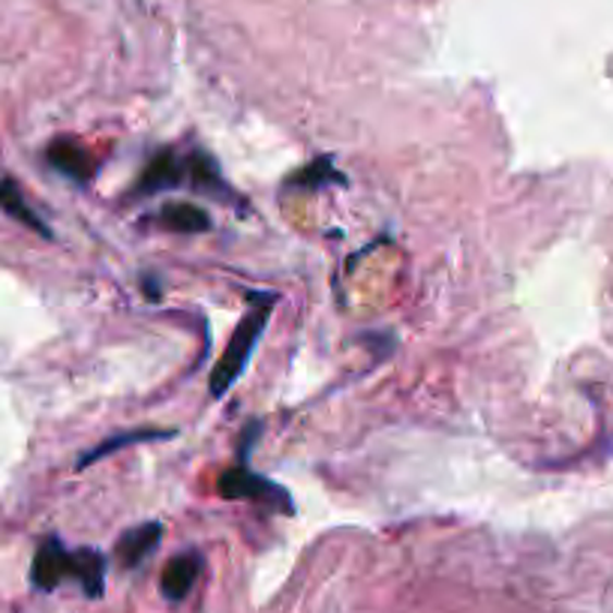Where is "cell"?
Masks as SVG:
<instances>
[{"label": "cell", "instance_id": "12", "mask_svg": "<svg viewBox=\"0 0 613 613\" xmlns=\"http://www.w3.org/2000/svg\"><path fill=\"white\" fill-rule=\"evenodd\" d=\"M75 580L82 584V589L88 596H102V584H106V560L100 553L90 551V548H82L75 551Z\"/></svg>", "mask_w": 613, "mask_h": 613}, {"label": "cell", "instance_id": "5", "mask_svg": "<svg viewBox=\"0 0 613 613\" xmlns=\"http://www.w3.org/2000/svg\"><path fill=\"white\" fill-rule=\"evenodd\" d=\"M30 577L39 589H54L66 577H75V551H66L58 539L39 541Z\"/></svg>", "mask_w": 613, "mask_h": 613}, {"label": "cell", "instance_id": "9", "mask_svg": "<svg viewBox=\"0 0 613 613\" xmlns=\"http://www.w3.org/2000/svg\"><path fill=\"white\" fill-rule=\"evenodd\" d=\"M157 223L177 232V235H196V232H208L211 229V217L201 211L199 205H187V201H169L157 211Z\"/></svg>", "mask_w": 613, "mask_h": 613}, {"label": "cell", "instance_id": "11", "mask_svg": "<svg viewBox=\"0 0 613 613\" xmlns=\"http://www.w3.org/2000/svg\"><path fill=\"white\" fill-rule=\"evenodd\" d=\"M0 208L10 213V217H15L22 225L34 229V232L42 235V238H51L49 225L42 223L37 213H34V208L27 205L25 196H22V189L15 187L13 181H0Z\"/></svg>", "mask_w": 613, "mask_h": 613}, {"label": "cell", "instance_id": "7", "mask_svg": "<svg viewBox=\"0 0 613 613\" xmlns=\"http://www.w3.org/2000/svg\"><path fill=\"white\" fill-rule=\"evenodd\" d=\"M201 556L199 553H181L175 560H169L163 568V577H160V589L169 601H181L187 599V592L193 589V584L199 580L201 575Z\"/></svg>", "mask_w": 613, "mask_h": 613}, {"label": "cell", "instance_id": "8", "mask_svg": "<svg viewBox=\"0 0 613 613\" xmlns=\"http://www.w3.org/2000/svg\"><path fill=\"white\" fill-rule=\"evenodd\" d=\"M187 165H189V172H187L189 187L199 189V193H208V196H213V199L235 201V193H232L229 184L223 181V175H220V165L213 163V157L196 150V154H187Z\"/></svg>", "mask_w": 613, "mask_h": 613}, {"label": "cell", "instance_id": "13", "mask_svg": "<svg viewBox=\"0 0 613 613\" xmlns=\"http://www.w3.org/2000/svg\"><path fill=\"white\" fill-rule=\"evenodd\" d=\"M334 175V163L328 160V157H322V160H316V163H310L307 169H301L298 175H292V181L289 184H304V187H319L322 181H331Z\"/></svg>", "mask_w": 613, "mask_h": 613}, {"label": "cell", "instance_id": "10", "mask_svg": "<svg viewBox=\"0 0 613 613\" xmlns=\"http://www.w3.org/2000/svg\"><path fill=\"white\" fill-rule=\"evenodd\" d=\"M169 437H175V430H160V427H148V430H126V433H118V437L106 439L102 445H97L94 451H88V454L78 461V469L97 464V461L109 457V454H114V451L126 449V445H138V442H154V439H169Z\"/></svg>", "mask_w": 613, "mask_h": 613}, {"label": "cell", "instance_id": "3", "mask_svg": "<svg viewBox=\"0 0 613 613\" xmlns=\"http://www.w3.org/2000/svg\"><path fill=\"white\" fill-rule=\"evenodd\" d=\"M187 157H181L175 150H160V154H154L150 157V163L145 165V172L138 175L136 187L130 196H136V199H148L154 193H163V189H175L181 184H187Z\"/></svg>", "mask_w": 613, "mask_h": 613}, {"label": "cell", "instance_id": "1", "mask_svg": "<svg viewBox=\"0 0 613 613\" xmlns=\"http://www.w3.org/2000/svg\"><path fill=\"white\" fill-rule=\"evenodd\" d=\"M277 307V295L274 292H253L250 295V307L247 314L241 316L238 328L232 340L225 343V352L220 355V361L213 364L211 379H208V394L213 401H220L229 394V389L241 379V373L247 370V364L253 358V350L256 343L262 340L265 328H268V319L274 314Z\"/></svg>", "mask_w": 613, "mask_h": 613}, {"label": "cell", "instance_id": "6", "mask_svg": "<svg viewBox=\"0 0 613 613\" xmlns=\"http://www.w3.org/2000/svg\"><path fill=\"white\" fill-rule=\"evenodd\" d=\"M163 539V524L150 520V524H142L136 529H126L121 541L114 544V553L124 568H136L138 563H145L150 553L157 551V544Z\"/></svg>", "mask_w": 613, "mask_h": 613}, {"label": "cell", "instance_id": "4", "mask_svg": "<svg viewBox=\"0 0 613 613\" xmlns=\"http://www.w3.org/2000/svg\"><path fill=\"white\" fill-rule=\"evenodd\" d=\"M46 160H49V165L54 172L73 177L78 184H88L90 177L97 175V160H94V154H90L82 142H75V138L70 136L54 138L49 148H46Z\"/></svg>", "mask_w": 613, "mask_h": 613}, {"label": "cell", "instance_id": "2", "mask_svg": "<svg viewBox=\"0 0 613 613\" xmlns=\"http://www.w3.org/2000/svg\"><path fill=\"white\" fill-rule=\"evenodd\" d=\"M217 493L229 502H256V505L271 508V512H295L286 488H280L271 478L256 476L247 466H229V469H223L220 478H217Z\"/></svg>", "mask_w": 613, "mask_h": 613}]
</instances>
